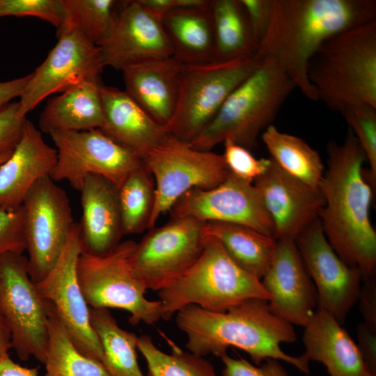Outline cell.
<instances>
[{
  "label": "cell",
  "instance_id": "cell-1",
  "mask_svg": "<svg viewBox=\"0 0 376 376\" xmlns=\"http://www.w3.org/2000/svg\"><path fill=\"white\" fill-rule=\"evenodd\" d=\"M327 156L318 187L324 201L319 219L336 254L359 269L364 280L376 272V232L370 218L373 186L363 169L366 157L350 129L342 143H328Z\"/></svg>",
  "mask_w": 376,
  "mask_h": 376
},
{
  "label": "cell",
  "instance_id": "cell-2",
  "mask_svg": "<svg viewBox=\"0 0 376 376\" xmlns=\"http://www.w3.org/2000/svg\"><path fill=\"white\" fill-rule=\"evenodd\" d=\"M376 20L374 0H272L257 56L274 61L308 99L317 101L309 63L331 36Z\"/></svg>",
  "mask_w": 376,
  "mask_h": 376
},
{
  "label": "cell",
  "instance_id": "cell-3",
  "mask_svg": "<svg viewBox=\"0 0 376 376\" xmlns=\"http://www.w3.org/2000/svg\"><path fill=\"white\" fill-rule=\"evenodd\" d=\"M176 324L187 337L186 347L196 355L221 357L235 347L248 353L258 366L273 359L309 373L304 354L293 357L281 348V343L297 340L296 331L292 324L271 312L265 299H248L221 313L189 305L177 312Z\"/></svg>",
  "mask_w": 376,
  "mask_h": 376
},
{
  "label": "cell",
  "instance_id": "cell-4",
  "mask_svg": "<svg viewBox=\"0 0 376 376\" xmlns=\"http://www.w3.org/2000/svg\"><path fill=\"white\" fill-rule=\"evenodd\" d=\"M309 81L330 109L376 107V20L327 39L311 58Z\"/></svg>",
  "mask_w": 376,
  "mask_h": 376
},
{
  "label": "cell",
  "instance_id": "cell-5",
  "mask_svg": "<svg viewBox=\"0 0 376 376\" xmlns=\"http://www.w3.org/2000/svg\"><path fill=\"white\" fill-rule=\"evenodd\" d=\"M295 88L274 61L261 58L256 70L230 94L212 120L189 145L211 151L230 140L251 150Z\"/></svg>",
  "mask_w": 376,
  "mask_h": 376
},
{
  "label": "cell",
  "instance_id": "cell-6",
  "mask_svg": "<svg viewBox=\"0 0 376 376\" xmlns=\"http://www.w3.org/2000/svg\"><path fill=\"white\" fill-rule=\"evenodd\" d=\"M158 295L164 320L189 305L221 313L248 299H271L261 281L237 265L209 235L196 261Z\"/></svg>",
  "mask_w": 376,
  "mask_h": 376
},
{
  "label": "cell",
  "instance_id": "cell-7",
  "mask_svg": "<svg viewBox=\"0 0 376 376\" xmlns=\"http://www.w3.org/2000/svg\"><path fill=\"white\" fill-rule=\"evenodd\" d=\"M260 61L256 55L228 61L184 64L177 106L166 126L169 134L190 144Z\"/></svg>",
  "mask_w": 376,
  "mask_h": 376
},
{
  "label": "cell",
  "instance_id": "cell-8",
  "mask_svg": "<svg viewBox=\"0 0 376 376\" xmlns=\"http://www.w3.org/2000/svg\"><path fill=\"white\" fill-rule=\"evenodd\" d=\"M136 244L132 240L122 242L101 256L81 253L78 281L91 308L123 309L130 313L132 324H152L162 318V302L145 297L147 289L133 271L130 260Z\"/></svg>",
  "mask_w": 376,
  "mask_h": 376
},
{
  "label": "cell",
  "instance_id": "cell-9",
  "mask_svg": "<svg viewBox=\"0 0 376 376\" xmlns=\"http://www.w3.org/2000/svg\"><path fill=\"white\" fill-rule=\"evenodd\" d=\"M143 164L155 187L149 229L186 192L215 187L230 173L222 155L195 149L171 135L147 155Z\"/></svg>",
  "mask_w": 376,
  "mask_h": 376
},
{
  "label": "cell",
  "instance_id": "cell-10",
  "mask_svg": "<svg viewBox=\"0 0 376 376\" xmlns=\"http://www.w3.org/2000/svg\"><path fill=\"white\" fill-rule=\"evenodd\" d=\"M0 311L17 357L23 361L33 357L44 363L48 304L29 276L28 260L23 253L0 256Z\"/></svg>",
  "mask_w": 376,
  "mask_h": 376
},
{
  "label": "cell",
  "instance_id": "cell-11",
  "mask_svg": "<svg viewBox=\"0 0 376 376\" xmlns=\"http://www.w3.org/2000/svg\"><path fill=\"white\" fill-rule=\"evenodd\" d=\"M22 205L29 274L37 283L56 264L75 222L66 192L49 175L36 181Z\"/></svg>",
  "mask_w": 376,
  "mask_h": 376
},
{
  "label": "cell",
  "instance_id": "cell-12",
  "mask_svg": "<svg viewBox=\"0 0 376 376\" xmlns=\"http://www.w3.org/2000/svg\"><path fill=\"white\" fill-rule=\"evenodd\" d=\"M207 237L205 222L192 217L171 219L152 227L135 246L133 271L146 289L158 291L196 261Z\"/></svg>",
  "mask_w": 376,
  "mask_h": 376
},
{
  "label": "cell",
  "instance_id": "cell-13",
  "mask_svg": "<svg viewBox=\"0 0 376 376\" xmlns=\"http://www.w3.org/2000/svg\"><path fill=\"white\" fill-rule=\"evenodd\" d=\"M49 136L57 152L50 177L55 182L65 180L79 191L88 175L103 176L118 188L132 172L143 165L140 157L99 129Z\"/></svg>",
  "mask_w": 376,
  "mask_h": 376
},
{
  "label": "cell",
  "instance_id": "cell-14",
  "mask_svg": "<svg viewBox=\"0 0 376 376\" xmlns=\"http://www.w3.org/2000/svg\"><path fill=\"white\" fill-rule=\"evenodd\" d=\"M58 42L43 63L31 73L19 103L26 117L52 94L86 81H97L104 68L100 47L70 24L57 32Z\"/></svg>",
  "mask_w": 376,
  "mask_h": 376
},
{
  "label": "cell",
  "instance_id": "cell-15",
  "mask_svg": "<svg viewBox=\"0 0 376 376\" xmlns=\"http://www.w3.org/2000/svg\"><path fill=\"white\" fill-rule=\"evenodd\" d=\"M81 252L78 223H75L56 264L36 285L42 298L54 306L78 350L102 363V345L91 327L90 307L77 277V261Z\"/></svg>",
  "mask_w": 376,
  "mask_h": 376
},
{
  "label": "cell",
  "instance_id": "cell-16",
  "mask_svg": "<svg viewBox=\"0 0 376 376\" xmlns=\"http://www.w3.org/2000/svg\"><path fill=\"white\" fill-rule=\"evenodd\" d=\"M169 212L171 219L237 224L273 237V225L258 189L231 173L215 187L188 191Z\"/></svg>",
  "mask_w": 376,
  "mask_h": 376
},
{
  "label": "cell",
  "instance_id": "cell-17",
  "mask_svg": "<svg viewBox=\"0 0 376 376\" xmlns=\"http://www.w3.org/2000/svg\"><path fill=\"white\" fill-rule=\"evenodd\" d=\"M306 267L315 286L318 308L342 324L358 301L363 276L349 266L329 243L317 219L295 240Z\"/></svg>",
  "mask_w": 376,
  "mask_h": 376
},
{
  "label": "cell",
  "instance_id": "cell-18",
  "mask_svg": "<svg viewBox=\"0 0 376 376\" xmlns=\"http://www.w3.org/2000/svg\"><path fill=\"white\" fill-rule=\"evenodd\" d=\"M99 47L104 66L121 71L146 61L173 56L162 20L138 0L120 1L113 28Z\"/></svg>",
  "mask_w": 376,
  "mask_h": 376
},
{
  "label": "cell",
  "instance_id": "cell-19",
  "mask_svg": "<svg viewBox=\"0 0 376 376\" xmlns=\"http://www.w3.org/2000/svg\"><path fill=\"white\" fill-rule=\"evenodd\" d=\"M254 182L276 240H295L319 219L324 204L320 189L285 173L272 159L268 169Z\"/></svg>",
  "mask_w": 376,
  "mask_h": 376
},
{
  "label": "cell",
  "instance_id": "cell-20",
  "mask_svg": "<svg viewBox=\"0 0 376 376\" xmlns=\"http://www.w3.org/2000/svg\"><path fill=\"white\" fill-rule=\"evenodd\" d=\"M261 282L271 295L268 305L273 314L292 325L307 324L318 295L295 240H276L274 258Z\"/></svg>",
  "mask_w": 376,
  "mask_h": 376
},
{
  "label": "cell",
  "instance_id": "cell-21",
  "mask_svg": "<svg viewBox=\"0 0 376 376\" xmlns=\"http://www.w3.org/2000/svg\"><path fill=\"white\" fill-rule=\"evenodd\" d=\"M80 192L82 216L78 227L81 253L96 256L108 254L124 235L118 188L104 177L91 174Z\"/></svg>",
  "mask_w": 376,
  "mask_h": 376
},
{
  "label": "cell",
  "instance_id": "cell-22",
  "mask_svg": "<svg viewBox=\"0 0 376 376\" xmlns=\"http://www.w3.org/2000/svg\"><path fill=\"white\" fill-rule=\"evenodd\" d=\"M56 161V148L46 143L41 131L26 118L18 144L0 164V208L19 207L36 181L50 176Z\"/></svg>",
  "mask_w": 376,
  "mask_h": 376
},
{
  "label": "cell",
  "instance_id": "cell-23",
  "mask_svg": "<svg viewBox=\"0 0 376 376\" xmlns=\"http://www.w3.org/2000/svg\"><path fill=\"white\" fill-rule=\"evenodd\" d=\"M104 123L99 129L143 161L170 135L125 91L100 85Z\"/></svg>",
  "mask_w": 376,
  "mask_h": 376
},
{
  "label": "cell",
  "instance_id": "cell-24",
  "mask_svg": "<svg viewBox=\"0 0 376 376\" xmlns=\"http://www.w3.org/2000/svg\"><path fill=\"white\" fill-rule=\"evenodd\" d=\"M183 67L173 56L130 66L122 71L125 91L153 120L166 127L177 106Z\"/></svg>",
  "mask_w": 376,
  "mask_h": 376
},
{
  "label": "cell",
  "instance_id": "cell-25",
  "mask_svg": "<svg viewBox=\"0 0 376 376\" xmlns=\"http://www.w3.org/2000/svg\"><path fill=\"white\" fill-rule=\"evenodd\" d=\"M304 327V354L324 364L330 376H372L357 345L328 312L318 308Z\"/></svg>",
  "mask_w": 376,
  "mask_h": 376
},
{
  "label": "cell",
  "instance_id": "cell-26",
  "mask_svg": "<svg viewBox=\"0 0 376 376\" xmlns=\"http://www.w3.org/2000/svg\"><path fill=\"white\" fill-rule=\"evenodd\" d=\"M101 84L83 82L50 99L40 115V131L50 135L100 129L104 123Z\"/></svg>",
  "mask_w": 376,
  "mask_h": 376
},
{
  "label": "cell",
  "instance_id": "cell-27",
  "mask_svg": "<svg viewBox=\"0 0 376 376\" xmlns=\"http://www.w3.org/2000/svg\"><path fill=\"white\" fill-rule=\"evenodd\" d=\"M211 3L201 8H175L162 19L173 56L184 64L214 61Z\"/></svg>",
  "mask_w": 376,
  "mask_h": 376
},
{
  "label": "cell",
  "instance_id": "cell-28",
  "mask_svg": "<svg viewBox=\"0 0 376 376\" xmlns=\"http://www.w3.org/2000/svg\"><path fill=\"white\" fill-rule=\"evenodd\" d=\"M207 234L216 237L242 269L261 279L274 258L276 240L246 226L219 221L205 222Z\"/></svg>",
  "mask_w": 376,
  "mask_h": 376
},
{
  "label": "cell",
  "instance_id": "cell-29",
  "mask_svg": "<svg viewBox=\"0 0 376 376\" xmlns=\"http://www.w3.org/2000/svg\"><path fill=\"white\" fill-rule=\"evenodd\" d=\"M214 61L255 56L258 45L240 0H212Z\"/></svg>",
  "mask_w": 376,
  "mask_h": 376
},
{
  "label": "cell",
  "instance_id": "cell-30",
  "mask_svg": "<svg viewBox=\"0 0 376 376\" xmlns=\"http://www.w3.org/2000/svg\"><path fill=\"white\" fill-rule=\"evenodd\" d=\"M47 302L45 376H110L102 362L78 350L54 306Z\"/></svg>",
  "mask_w": 376,
  "mask_h": 376
},
{
  "label": "cell",
  "instance_id": "cell-31",
  "mask_svg": "<svg viewBox=\"0 0 376 376\" xmlns=\"http://www.w3.org/2000/svg\"><path fill=\"white\" fill-rule=\"evenodd\" d=\"M90 320L102 345V364L110 376H145L137 361L138 336L121 329L108 308L90 307Z\"/></svg>",
  "mask_w": 376,
  "mask_h": 376
},
{
  "label": "cell",
  "instance_id": "cell-32",
  "mask_svg": "<svg viewBox=\"0 0 376 376\" xmlns=\"http://www.w3.org/2000/svg\"><path fill=\"white\" fill-rule=\"evenodd\" d=\"M261 137L270 158L283 171L318 188L324 167L316 150L302 139L282 132L273 125L261 134Z\"/></svg>",
  "mask_w": 376,
  "mask_h": 376
},
{
  "label": "cell",
  "instance_id": "cell-33",
  "mask_svg": "<svg viewBox=\"0 0 376 376\" xmlns=\"http://www.w3.org/2000/svg\"><path fill=\"white\" fill-rule=\"evenodd\" d=\"M118 194L123 235L141 233L149 229L155 187L144 164L128 175L118 187Z\"/></svg>",
  "mask_w": 376,
  "mask_h": 376
},
{
  "label": "cell",
  "instance_id": "cell-34",
  "mask_svg": "<svg viewBox=\"0 0 376 376\" xmlns=\"http://www.w3.org/2000/svg\"><path fill=\"white\" fill-rule=\"evenodd\" d=\"M171 347V353H165L150 336H138L137 349L146 359L148 376H217L214 366L203 357L182 351L174 344Z\"/></svg>",
  "mask_w": 376,
  "mask_h": 376
},
{
  "label": "cell",
  "instance_id": "cell-35",
  "mask_svg": "<svg viewBox=\"0 0 376 376\" xmlns=\"http://www.w3.org/2000/svg\"><path fill=\"white\" fill-rule=\"evenodd\" d=\"M65 24L77 29L93 44L100 46L110 33L119 7L115 0H62Z\"/></svg>",
  "mask_w": 376,
  "mask_h": 376
},
{
  "label": "cell",
  "instance_id": "cell-36",
  "mask_svg": "<svg viewBox=\"0 0 376 376\" xmlns=\"http://www.w3.org/2000/svg\"><path fill=\"white\" fill-rule=\"evenodd\" d=\"M361 146L369 165V178L376 183V107L368 104L350 107L340 111Z\"/></svg>",
  "mask_w": 376,
  "mask_h": 376
},
{
  "label": "cell",
  "instance_id": "cell-37",
  "mask_svg": "<svg viewBox=\"0 0 376 376\" xmlns=\"http://www.w3.org/2000/svg\"><path fill=\"white\" fill-rule=\"evenodd\" d=\"M32 16L54 25L58 32L66 19L62 0H0V17Z\"/></svg>",
  "mask_w": 376,
  "mask_h": 376
},
{
  "label": "cell",
  "instance_id": "cell-38",
  "mask_svg": "<svg viewBox=\"0 0 376 376\" xmlns=\"http://www.w3.org/2000/svg\"><path fill=\"white\" fill-rule=\"evenodd\" d=\"M223 143L222 156L229 172L246 182L252 183L271 164V158H256L249 150L230 140Z\"/></svg>",
  "mask_w": 376,
  "mask_h": 376
},
{
  "label": "cell",
  "instance_id": "cell-39",
  "mask_svg": "<svg viewBox=\"0 0 376 376\" xmlns=\"http://www.w3.org/2000/svg\"><path fill=\"white\" fill-rule=\"evenodd\" d=\"M26 251L22 205L14 210L0 208V256Z\"/></svg>",
  "mask_w": 376,
  "mask_h": 376
},
{
  "label": "cell",
  "instance_id": "cell-40",
  "mask_svg": "<svg viewBox=\"0 0 376 376\" xmlns=\"http://www.w3.org/2000/svg\"><path fill=\"white\" fill-rule=\"evenodd\" d=\"M26 118L19 112L18 102H11L0 110V153L13 151L18 144Z\"/></svg>",
  "mask_w": 376,
  "mask_h": 376
},
{
  "label": "cell",
  "instance_id": "cell-41",
  "mask_svg": "<svg viewBox=\"0 0 376 376\" xmlns=\"http://www.w3.org/2000/svg\"><path fill=\"white\" fill-rule=\"evenodd\" d=\"M221 359L224 365L223 376H290L276 359H266L257 366L246 359L232 358L227 354Z\"/></svg>",
  "mask_w": 376,
  "mask_h": 376
},
{
  "label": "cell",
  "instance_id": "cell-42",
  "mask_svg": "<svg viewBox=\"0 0 376 376\" xmlns=\"http://www.w3.org/2000/svg\"><path fill=\"white\" fill-rule=\"evenodd\" d=\"M258 45L268 29L272 12V0H240Z\"/></svg>",
  "mask_w": 376,
  "mask_h": 376
},
{
  "label": "cell",
  "instance_id": "cell-43",
  "mask_svg": "<svg viewBox=\"0 0 376 376\" xmlns=\"http://www.w3.org/2000/svg\"><path fill=\"white\" fill-rule=\"evenodd\" d=\"M363 281L358 297L360 311L363 322L376 330V276L368 277Z\"/></svg>",
  "mask_w": 376,
  "mask_h": 376
},
{
  "label": "cell",
  "instance_id": "cell-44",
  "mask_svg": "<svg viewBox=\"0 0 376 376\" xmlns=\"http://www.w3.org/2000/svg\"><path fill=\"white\" fill-rule=\"evenodd\" d=\"M357 347L372 376H376V330L371 329L364 322L357 328Z\"/></svg>",
  "mask_w": 376,
  "mask_h": 376
},
{
  "label": "cell",
  "instance_id": "cell-45",
  "mask_svg": "<svg viewBox=\"0 0 376 376\" xmlns=\"http://www.w3.org/2000/svg\"><path fill=\"white\" fill-rule=\"evenodd\" d=\"M31 74L9 81H0V110L22 95Z\"/></svg>",
  "mask_w": 376,
  "mask_h": 376
},
{
  "label": "cell",
  "instance_id": "cell-46",
  "mask_svg": "<svg viewBox=\"0 0 376 376\" xmlns=\"http://www.w3.org/2000/svg\"><path fill=\"white\" fill-rule=\"evenodd\" d=\"M0 376H38V368L22 366L8 354L0 358Z\"/></svg>",
  "mask_w": 376,
  "mask_h": 376
},
{
  "label": "cell",
  "instance_id": "cell-47",
  "mask_svg": "<svg viewBox=\"0 0 376 376\" xmlns=\"http://www.w3.org/2000/svg\"><path fill=\"white\" fill-rule=\"evenodd\" d=\"M148 12L162 20L164 16L176 7V0H138Z\"/></svg>",
  "mask_w": 376,
  "mask_h": 376
},
{
  "label": "cell",
  "instance_id": "cell-48",
  "mask_svg": "<svg viewBox=\"0 0 376 376\" xmlns=\"http://www.w3.org/2000/svg\"><path fill=\"white\" fill-rule=\"evenodd\" d=\"M11 348L10 332L0 311V358L8 355Z\"/></svg>",
  "mask_w": 376,
  "mask_h": 376
},
{
  "label": "cell",
  "instance_id": "cell-49",
  "mask_svg": "<svg viewBox=\"0 0 376 376\" xmlns=\"http://www.w3.org/2000/svg\"><path fill=\"white\" fill-rule=\"evenodd\" d=\"M13 151L0 153V164L5 162L10 156Z\"/></svg>",
  "mask_w": 376,
  "mask_h": 376
}]
</instances>
